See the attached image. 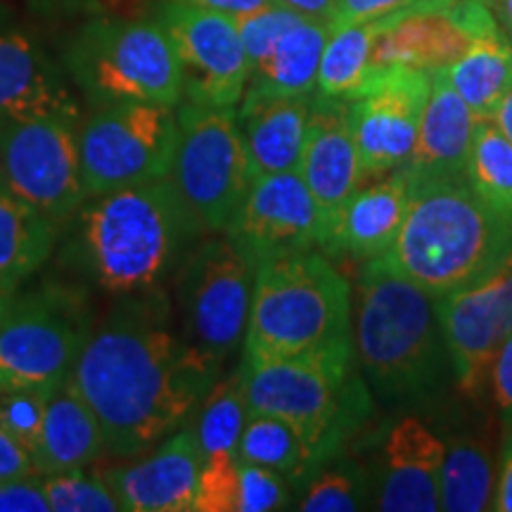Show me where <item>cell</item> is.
<instances>
[{
    "label": "cell",
    "instance_id": "cell-1",
    "mask_svg": "<svg viewBox=\"0 0 512 512\" xmlns=\"http://www.w3.org/2000/svg\"><path fill=\"white\" fill-rule=\"evenodd\" d=\"M221 368L178 335L157 292L117 299L69 377L100 422L107 456L131 460L188 425Z\"/></svg>",
    "mask_w": 512,
    "mask_h": 512
},
{
    "label": "cell",
    "instance_id": "cell-2",
    "mask_svg": "<svg viewBox=\"0 0 512 512\" xmlns=\"http://www.w3.org/2000/svg\"><path fill=\"white\" fill-rule=\"evenodd\" d=\"M62 261L114 299L162 292L202 235L169 176L88 197L67 223Z\"/></svg>",
    "mask_w": 512,
    "mask_h": 512
},
{
    "label": "cell",
    "instance_id": "cell-3",
    "mask_svg": "<svg viewBox=\"0 0 512 512\" xmlns=\"http://www.w3.org/2000/svg\"><path fill=\"white\" fill-rule=\"evenodd\" d=\"M354 342L370 392L384 403H430L453 384L439 299L382 259L366 261L358 280Z\"/></svg>",
    "mask_w": 512,
    "mask_h": 512
},
{
    "label": "cell",
    "instance_id": "cell-4",
    "mask_svg": "<svg viewBox=\"0 0 512 512\" xmlns=\"http://www.w3.org/2000/svg\"><path fill=\"white\" fill-rule=\"evenodd\" d=\"M510 252V223L479 200L465 176H448L411 181L406 219L380 259L439 299L486 278Z\"/></svg>",
    "mask_w": 512,
    "mask_h": 512
},
{
    "label": "cell",
    "instance_id": "cell-5",
    "mask_svg": "<svg viewBox=\"0 0 512 512\" xmlns=\"http://www.w3.org/2000/svg\"><path fill=\"white\" fill-rule=\"evenodd\" d=\"M249 415L285 420L320 467L339 456L375 411L354 347L242 363Z\"/></svg>",
    "mask_w": 512,
    "mask_h": 512
},
{
    "label": "cell",
    "instance_id": "cell-6",
    "mask_svg": "<svg viewBox=\"0 0 512 512\" xmlns=\"http://www.w3.org/2000/svg\"><path fill=\"white\" fill-rule=\"evenodd\" d=\"M351 287L320 249L256 268L245 332V361H275L354 347Z\"/></svg>",
    "mask_w": 512,
    "mask_h": 512
},
{
    "label": "cell",
    "instance_id": "cell-7",
    "mask_svg": "<svg viewBox=\"0 0 512 512\" xmlns=\"http://www.w3.org/2000/svg\"><path fill=\"white\" fill-rule=\"evenodd\" d=\"M60 62L91 107L112 102L176 107L183 98L181 64L169 31L157 17L98 12L67 38Z\"/></svg>",
    "mask_w": 512,
    "mask_h": 512
},
{
    "label": "cell",
    "instance_id": "cell-8",
    "mask_svg": "<svg viewBox=\"0 0 512 512\" xmlns=\"http://www.w3.org/2000/svg\"><path fill=\"white\" fill-rule=\"evenodd\" d=\"M256 266L226 233L202 235L174 273V323L190 347L219 361L242 347Z\"/></svg>",
    "mask_w": 512,
    "mask_h": 512
},
{
    "label": "cell",
    "instance_id": "cell-9",
    "mask_svg": "<svg viewBox=\"0 0 512 512\" xmlns=\"http://www.w3.org/2000/svg\"><path fill=\"white\" fill-rule=\"evenodd\" d=\"M176 114L178 145L169 181L204 233H223L254 181L238 107L181 100Z\"/></svg>",
    "mask_w": 512,
    "mask_h": 512
},
{
    "label": "cell",
    "instance_id": "cell-10",
    "mask_svg": "<svg viewBox=\"0 0 512 512\" xmlns=\"http://www.w3.org/2000/svg\"><path fill=\"white\" fill-rule=\"evenodd\" d=\"M178 145L176 107L157 102L95 105L79 121L86 200L171 174Z\"/></svg>",
    "mask_w": 512,
    "mask_h": 512
},
{
    "label": "cell",
    "instance_id": "cell-11",
    "mask_svg": "<svg viewBox=\"0 0 512 512\" xmlns=\"http://www.w3.org/2000/svg\"><path fill=\"white\" fill-rule=\"evenodd\" d=\"M93 332L86 297L67 285L19 290L0 325V392L57 387Z\"/></svg>",
    "mask_w": 512,
    "mask_h": 512
},
{
    "label": "cell",
    "instance_id": "cell-12",
    "mask_svg": "<svg viewBox=\"0 0 512 512\" xmlns=\"http://www.w3.org/2000/svg\"><path fill=\"white\" fill-rule=\"evenodd\" d=\"M79 121L60 114L0 119V174L60 230L86 202Z\"/></svg>",
    "mask_w": 512,
    "mask_h": 512
},
{
    "label": "cell",
    "instance_id": "cell-13",
    "mask_svg": "<svg viewBox=\"0 0 512 512\" xmlns=\"http://www.w3.org/2000/svg\"><path fill=\"white\" fill-rule=\"evenodd\" d=\"M453 368V387L467 401L489 394L491 368L501 344L512 335V252L486 278L439 297Z\"/></svg>",
    "mask_w": 512,
    "mask_h": 512
},
{
    "label": "cell",
    "instance_id": "cell-14",
    "mask_svg": "<svg viewBox=\"0 0 512 512\" xmlns=\"http://www.w3.org/2000/svg\"><path fill=\"white\" fill-rule=\"evenodd\" d=\"M430 83V72L389 67L370 76L349 100V126L363 176H387L408 162L430 98Z\"/></svg>",
    "mask_w": 512,
    "mask_h": 512
},
{
    "label": "cell",
    "instance_id": "cell-15",
    "mask_svg": "<svg viewBox=\"0 0 512 512\" xmlns=\"http://www.w3.org/2000/svg\"><path fill=\"white\" fill-rule=\"evenodd\" d=\"M157 19L169 31L181 64V100L207 107H238L249 67L235 19L176 0H164Z\"/></svg>",
    "mask_w": 512,
    "mask_h": 512
},
{
    "label": "cell",
    "instance_id": "cell-16",
    "mask_svg": "<svg viewBox=\"0 0 512 512\" xmlns=\"http://www.w3.org/2000/svg\"><path fill=\"white\" fill-rule=\"evenodd\" d=\"M252 264L320 249V216L299 171L256 176L223 230Z\"/></svg>",
    "mask_w": 512,
    "mask_h": 512
},
{
    "label": "cell",
    "instance_id": "cell-17",
    "mask_svg": "<svg viewBox=\"0 0 512 512\" xmlns=\"http://www.w3.org/2000/svg\"><path fill=\"white\" fill-rule=\"evenodd\" d=\"M41 114L81 119L83 110L62 62L0 5V119Z\"/></svg>",
    "mask_w": 512,
    "mask_h": 512
},
{
    "label": "cell",
    "instance_id": "cell-18",
    "mask_svg": "<svg viewBox=\"0 0 512 512\" xmlns=\"http://www.w3.org/2000/svg\"><path fill=\"white\" fill-rule=\"evenodd\" d=\"M202 463L195 434L185 425L143 456H136L133 463L105 467L100 475L110 484L121 510L192 512Z\"/></svg>",
    "mask_w": 512,
    "mask_h": 512
},
{
    "label": "cell",
    "instance_id": "cell-19",
    "mask_svg": "<svg viewBox=\"0 0 512 512\" xmlns=\"http://www.w3.org/2000/svg\"><path fill=\"white\" fill-rule=\"evenodd\" d=\"M299 174L316 202L320 226H323L320 233V245H323L332 221L366 178L351 136L349 100L313 95Z\"/></svg>",
    "mask_w": 512,
    "mask_h": 512
},
{
    "label": "cell",
    "instance_id": "cell-20",
    "mask_svg": "<svg viewBox=\"0 0 512 512\" xmlns=\"http://www.w3.org/2000/svg\"><path fill=\"white\" fill-rule=\"evenodd\" d=\"M446 441L420 420L403 415L382 441L375 508L384 512L441 510V465Z\"/></svg>",
    "mask_w": 512,
    "mask_h": 512
},
{
    "label": "cell",
    "instance_id": "cell-21",
    "mask_svg": "<svg viewBox=\"0 0 512 512\" xmlns=\"http://www.w3.org/2000/svg\"><path fill=\"white\" fill-rule=\"evenodd\" d=\"M411 202V176L396 169L382 181L361 185L344 204L325 233L320 252L349 256L356 261H373L387 254L406 219Z\"/></svg>",
    "mask_w": 512,
    "mask_h": 512
},
{
    "label": "cell",
    "instance_id": "cell-22",
    "mask_svg": "<svg viewBox=\"0 0 512 512\" xmlns=\"http://www.w3.org/2000/svg\"><path fill=\"white\" fill-rule=\"evenodd\" d=\"M313 95H266L245 91L238 124L252 176L299 171Z\"/></svg>",
    "mask_w": 512,
    "mask_h": 512
},
{
    "label": "cell",
    "instance_id": "cell-23",
    "mask_svg": "<svg viewBox=\"0 0 512 512\" xmlns=\"http://www.w3.org/2000/svg\"><path fill=\"white\" fill-rule=\"evenodd\" d=\"M432 74L430 98L422 112L418 140L403 164L411 181L465 176L477 117L448 81L446 69Z\"/></svg>",
    "mask_w": 512,
    "mask_h": 512
},
{
    "label": "cell",
    "instance_id": "cell-24",
    "mask_svg": "<svg viewBox=\"0 0 512 512\" xmlns=\"http://www.w3.org/2000/svg\"><path fill=\"white\" fill-rule=\"evenodd\" d=\"M472 41L475 38L460 27L448 8L382 19L370 50V67L373 72L389 67L437 72L451 67Z\"/></svg>",
    "mask_w": 512,
    "mask_h": 512
},
{
    "label": "cell",
    "instance_id": "cell-25",
    "mask_svg": "<svg viewBox=\"0 0 512 512\" xmlns=\"http://www.w3.org/2000/svg\"><path fill=\"white\" fill-rule=\"evenodd\" d=\"M107 456L105 437L93 408L83 399L72 377L55 387L48 401L41 439L34 451V467L38 475L91 467Z\"/></svg>",
    "mask_w": 512,
    "mask_h": 512
},
{
    "label": "cell",
    "instance_id": "cell-26",
    "mask_svg": "<svg viewBox=\"0 0 512 512\" xmlns=\"http://www.w3.org/2000/svg\"><path fill=\"white\" fill-rule=\"evenodd\" d=\"M330 36V22L297 17V22L275 41L266 57L249 67L245 91L266 95H313L320 55Z\"/></svg>",
    "mask_w": 512,
    "mask_h": 512
},
{
    "label": "cell",
    "instance_id": "cell-27",
    "mask_svg": "<svg viewBox=\"0 0 512 512\" xmlns=\"http://www.w3.org/2000/svg\"><path fill=\"white\" fill-rule=\"evenodd\" d=\"M62 230L24 202L0 174V283L17 287L48 264Z\"/></svg>",
    "mask_w": 512,
    "mask_h": 512
},
{
    "label": "cell",
    "instance_id": "cell-28",
    "mask_svg": "<svg viewBox=\"0 0 512 512\" xmlns=\"http://www.w3.org/2000/svg\"><path fill=\"white\" fill-rule=\"evenodd\" d=\"M498 470L501 458H496L494 441L486 432H465L448 439L441 465V510H494Z\"/></svg>",
    "mask_w": 512,
    "mask_h": 512
},
{
    "label": "cell",
    "instance_id": "cell-29",
    "mask_svg": "<svg viewBox=\"0 0 512 512\" xmlns=\"http://www.w3.org/2000/svg\"><path fill=\"white\" fill-rule=\"evenodd\" d=\"M446 76L477 119H494L503 95L512 86V46L503 34L472 41Z\"/></svg>",
    "mask_w": 512,
    "mask_h": 512
},
{
    "label": "cell",
    "instance_id": "cell-30",
    "mask_svg": "<svg viewBox=\"0 0 512 512\" xmlns=\"http://www.w3.org/2000/svg\"><path fill=\"white\" fill-rule=\"evenodd\" d=\"M382 22L363 24H337L330 27V36L325 41L320 55L316 91L313 95L330 100H351L370 81V50L380 31Z\"/></svg>",
    "mask_w": 512,
    "mask_h": 512
},
{
    "label": "cell",
    "instance_id": "cell-31",
    "mask_svg": "<svg viewBox=\"0 0 512 512\" xmlns=\"http://www.w3.org/2000/svg\"><path fill=\"white\" fill-rule=\"evenodd\" d=\"M238 456L245 463L268 467L283 475L292 489L306 484V479L318 470L299 432L273 415H249L238 444Z\"/></svg>",
    "mask_w": 512,
    "mask_h": 512
},
{
    "label": "cell",
    "instance_id": "cell-32",
    "mask_svg": "<svg viewBox=\"0 0 512 512\" xmlns=\"http://www.w3.org/2000/svg\"><path fill=\"white\" fill-rule=\"evenodd\" d=\"M465 181L486 207L512 226V140L494 119H477Z\"/></svg>",
    "mask_w": 512,
    "mask_h": 512
},
{
    "label": "cell",
    "instance_id": "cell-33",
    "mask_svg": "<svg viewBox=\"0 0 512 512\" xmlns=\"http://www.w3.org/2000/svg\"><path fill=\"white\" fill-rule=\"evenodd\" d=\"M247 418L249 411L240 368L235 375L216 380L188 422L202 451V458L238 456V444Z\"/></svg>",
    "mask_w": 512,
    "mask_h": 512
},
{
    "label": "cell",
    "instance_id": "cell-34",
    "mask_svg": "<svg viewBox=\"0 0 512 512\" xmlns=\"http://www.w3.org/2000/svg\"><path fill=\"white\" fill-rule=\"evenodd\" d=\"M375 501V479L354 458L339 456L318 467L306 479L299 510L304 512H354Z\"/></svg>",
    "mask_w": 512,
    "mask_h": 512
},
{
    "label": "cell",
    "instance_id": "cell-35",
    "mask_svg": "<svg viewBox=\"0 0 512 512\" xmlns=\"http://www.w3.org/2000/svg\"><path fill=\"white\" fill-rule=\"evenodd\" d=\"M50 512H117L121 505L98 472L79 467V470L41 475Z\"/></svg>",
    "mask_w": 512,
    "mask_h": 512
},
{
    "label": "cell",
    "instance_id": "cell-36",
    "mask_svg": "<svg viewBox=\"0 0 512 512\" xmlns=\"http://www.w3.org/2000/svg\"><path fill=\"white\" fill-rule=\"evenodd\" d=\"M64 382V380H62ZM55 387H24L0 392V427L34 456Z\"/></svg>",
    "mask_w": 512,
    "mask_h": 512
},
{
    "label": "cell",
    "instance_id": "cell-37",
    "mask_svg": "<svg viewBox=\"0 0 512 512\" xmlns=\"http://www.w3.org/2000/svg\"><path fill=\"white\" fill-rule=\"evenodd\" d=\"M292 484L268 467L240 460L235 512H273L290 508Z\"/></svg>",
    "mask_w": 512,
    "mask_h": 512
},
{
    "label": "cell",
    "instance_id": "cell-38",
    "mask_svg": "<svg viewBox=\"0 0 512 512\" xmlns=\"http://www.w3.org/2000/svg\"><path fill=\"white\" fill-rule=\"evenodd\" d=\"M240 456H216L202 463L192 512H235Z\"/></svg>",
    "mask_w": 512,
    "mask_h": 512
},
{
    "label": "cell",
    "instance_id": "cell-39",
    "mask_svg": "<svg viewBox=\"0 0 512 512\" xmlns=\"http://www.w3.org/2000/svg\"><path fill=\"white\" fill-rule=\"evenodd\" d=\"M422 10L441 8L437 0H337L335 17H332L330 27H337V24L382 22V19L403 17Z\"/></svg>",
    "mask_w": 512,
    "mask_h": 512
},
{
    "label": "cell",
    "instance_id": "cell-40",
    "mask_svg": "<svg viewBox=\"0 0 512 512\" xmlns=\"http://www.w3.org/2000/svg\"><path fill=\"white\" fill-rule=\"evenodd\" d=\"M0 512H50L41 475L0 482Z\"/></svg>",
    "mask_w": 512,
    "mask_h": 512
},
{
    "label": "cell",
    "instance_id": "cell-41",
    "mask_svg": "<svg viewBox=\"0 0 512 512\" xmlns=\"http://www.w3.org/2000/svg\"><path fill=\"white\" fill-rule=\"evenodd\" d=\"M489 392L505 430L512 425V335L498 349L494 368H491Z\"/></svg>",
    "mask_w": 512,
    "mask_h": 512
},
{
    "label": "cell",
    "instance_id": "cell-42",
    "mask_svg": "<svg viewBox=\"0 0 512 512\" xmlns=\"http://www.w3.org/2000/svg\"><path fill=\"white\" fill-rule=\"evenodd\" d=\"M29 475H38L31 453L0 427V482Z\"/></svg>",
    "mask_w": 512,
    "mask_h": 512
},
{
    "label": "cell",
    "instance_id": "cell-43",
    "mask_svg": "<svg viewBox=\"0 0 512 512\" xmlns=\"http://www.w3.org/2000/svg\"><path fill=\"white\" fill-rule=\"evenodd\" d=\"M176 3L190 5V8H197V10L219 12V15L238 19V17L252 15L256 10L268 8V5H273L275 0H176Z\"/></svg>",
    "mask_w": 512,
    "mask_h": 512
},
{
    "label": "cell",
    "instance_id": "cell-44",
    "mask_svg": "<svg viewBox=\"0 0 512 512\" xmlns=\"http://www.w3.org/2000/svg\"><path fill=\"white\" fill-rule=\"evenodd\" d=\"M494 510L512 512V425L503 430L501 470H498V491Z\"/></svg>",
    "mask_w": 512,
    "mask_h": 512
},
{
    "label": "cell",
    "instance_id": "cell-45",
    "mask_svg": "<svg viewBox=\"0 0 512 512\" xmlns=\"http://www.w3.org/2000/svg\"><path fill=\"white\" fill-rule=\"evenodd\" d=\"M31 5L38 10L46 12H107V5H112V0H31Z\"/></svg>",
    "mask_w": 512,
    "mask_h": 512
},
{
    "label": "cell",
    "instance_id": "cell-46",
    "mask_svg": "<svg viewBox=\"0 0 512 512\" xmlns=\"http://www.w3.org/2000/svg\"><path fill=\"white\" fill-rule=\"evenodd\" d=\"M275 3L285 5V8L294 10L297 15L323 19V22H332L337 8V0H275Z\"/></svg>",
    "mask_w": 512,
    "mask_h": 512
},
{
    "label": "cell",
    "instance_id": "cell-47",
    "mask_svg": "<svg viewBox=\"0 0 512 512\" xmlns=\"http://www.w3.org/2000/svg\"><path fill=\"white\" fill-rule=\"evenodd\" d=\"M489 5L494 10V17L503 31V36L508 38V43L512 46V0H489Z\"/></svg>",
    "mask_w": 512,
    "mask_h": 512
},
{
    "label": "cell",
    "instance_id": "cell-48",
    "mask_svg": "<svg viewBox=\"0 0 512 512\" xmlns=\"http://www.w3.org/2000/svg\"><path fill=\"white\" fill-rule=\"evenodd\" d=\"M494 121H496V126L505 133V136L512 140V86L508 88V93L503 95L501 105H498V110L494 114Z\"/></svg>",
    "mask_w": 512,
    "mask_h": 512
},
{
    "label": "cell",
    "instance_id": "cell-49",
    "mask_svg": "<svg viewBox=\"0 0 512 512\" xmlns=\"http://www.w3.org/2000/svg\"><path fill=\"white\" fill-rule=\"evenodd\" d=\"M17 294H19L17 287H12V285H5V283H0V325H3L5 316H8V313H10L12 304H15Z\"/></svg>",
    "mask_w": 512,
    "mask_h": 512
},
{
    "label": "cell",
    "instance_id": "cell-50",
    "mask_svg": "<svg viewBox=\"0 0 512 512\" xmlns=\"http://www.w3.org/2000/svg\"><path fill=\"white\" fill-rule=\"evenodd\" d=\"M437 3H439V8L444 10V8H448V5H451V3H456V0H437Z\"/></svg>",
    "mask_w": 512,
    "mask_h": 512
},
{
    "label": "cell",
    "instance_id": "cell-51",
    "mask_svg": "<svg viewBox=\"0 0 512 512\" xmlns=\"http://www.w3.org/2000/svg\"><path fill=\"white\" fill-rule=\"evenodd\" d=\"M486 3H489V0H486Z\"/></svg>",
    "mask_w": 512,
    "mask_h": 512
}]
</instances>
